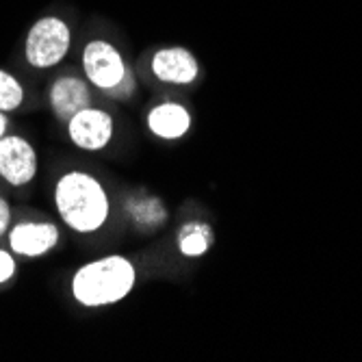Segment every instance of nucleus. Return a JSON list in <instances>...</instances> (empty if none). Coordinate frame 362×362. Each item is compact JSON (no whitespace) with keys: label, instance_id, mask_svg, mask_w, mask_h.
<instances>
[{"label":"nucleus","instance_id":"obj_1","mask_svg":"<svg viewBox=\"0 0 362 362\" xmlns=\"http://www.w3.org/2000/svg\"><path fill=\"white\" fill-rule=\"evenodd\" d=\"M54 202L61 219L76 233H95L109 219V197L93 176L70 172L59 178Z\"/></svg>","mask_w":362,"mask_h":362},{"label":"nucleus","instance_id":"obj_2","mask_svg":"<svg viewBox=\"0 0 362 362\" xmlns=\"http://www.w3.org/2000/svg\"><path fill=\"white\" fill-rule=\"evenodd\" d=\"M135 267L124 256H107L83 265L72 278L74 300L87 308L122 302L135 286Z\"/></svg>","mask_w":362,"mask_h":362},{"label":"nucleus","instance_id":"obj_3","mask_svg":"<svg viewBox=\"0 0 362 362\" xmlns=\"http://www.w3.org/2000/svg\"><path fill=\"white\" fill-rule=\"evenodd\" d=\"M70 44L72 30L68 22L57 16H46L30 26L24 44V54L30 68L48 70L61 63V59L70 50Z\"/></svg>","mask_w":362,"mask_h":362},{"label":"nucleus","instance_id":"obj_4","mask_svg":"<svg viewBox=\"0 0 362 362\" xmlns=\"http://www.w3.org/2000/svg\"><path fill=\"white\" fill-rule=\"evenodd\" d=\"M83 70L87 78L103 91L115 89L130 74L122 52L107 40H91L85 44Z\"/></svg>","mask_w":362,"mask_h":362},{"label":"nucleus","instance_id":"obj_5","mask_svg":"<svg viewBox=\"0 0 362 362\" xmlns=\"http://www.w3.org/2000/svg\"><path fill=\"white\" fill-rule=\"evenodd\" d=\"M37 174V152L26 139L5 135L0 139V176L9 185L22 187Z\"/></svg>","mask_w":362,"mask_h":362},{"label":"nucleus","instance_id":"obj_6","mask_svg":"<svg viewBox=\"0 0 362 362\" xmlns=\"http://www.w3.org/2000/svg\"><path fill=\"white\" fill-rule=\"evenodd\" d=\"M68 130H70V139L78 148L87 152H95L109 146L113 137V119L109 113L100 109L87 107L68 122Z\"/></svg>","mask_w":362,"mask_h":362},{"label":"nucleus","instance_id":"obj_7","mask_svg":"<svg viewBox=\"0 0 362 362\" xmlns=\"http://www.w3.org/2000/svg\"><path fill=\"white\" fill-rule=\"evenodd\" d=\"M152 72L163 83L189 85L195 81L200 68H197V59L187 48L174 46V48H160L154 52Z\"/></svg>","mask_w":362,"mask_h":362},{"label":"nucleus","instance_id":"obj_8","mask_svg":"<svg viewBox=\"0 0 362 362\" xmlns=\"http://www.w3.org/2000/svg\"><path fill=\"white\" fill-rule=\"evenodd\" d=\"M57 243H59V228L54 223H48V221H42V223H35V221L18 223L9 233L11 250L16 254L28 256V258L44 256Z\"/></svg>","mask_w":362,"mask_h":362},{"label":"nucleus","instance_id":"obj_9","mask_svg":"<svg viewBox=\"0 0 362 362\" xmlns=\"http://www.w3.org/2000/svg\"><path fill=\"white\" fill-rule=\"evenodd\" d=\"M50 105L59 119L70 122L78 111L91 107V91L85 81L76 76H63L50 87Z\"/></svg>","mask_w":362,"mask_h":362},{"label":"nucleus","instance_id":"obj_10","mask_svg":"<svg viewBox=\"0 0 362 362\" xmlns=\"http://www.w3.org/2000/svg\"><path fill=\"white\" fill-rule=\"evenodd\" d=\"M148 126L160 139H180L191 126V115L182 105L165 103L150 111Z\"/></svg>","mask_w":362,"mask_h":362},{"label":"nucleus","instance_id":"obj_11","mask_svg":"<svg viewBox=\"0 0 362 362\" xmlns=\"http://www.w3.org/2000/svg\"><path fill=\"white\" fill-rule=\"evenodd\" d=\"M213 243V230L206 223H187L178 235V245L185 256H202Z\"/></svg>","mask_w":362,"mask_h":362},{"label":"nucleus","instance_id":"obj_12","mask_svg":"<svg viewBox=\"0 0 362 362\" xmlns=\"http://www.w3.org/2000/svg\"><path fill=\"white\" fill-rule=\"evenodd\" d=\"M22 100H24V89L20 81L9 72L0 70V111L3 113L13 111L22 105Z\"/></svg>","mask_w":362,"mask_h":362},{"label":"nucleus","instance_id":"obj_13","mask_svg":"<svg viewBox=\"0 0 362 362\" xmlns=\"http://www.w3.org/2000/svg\"><path fill=\"white\" fill-rule=\"evenodd\" d=\"M16 274V260L11 254H7L5 250H0V284H5L13 278Z\"/></svg>","mask_w":362,"mask_h":362},{"label":"nucleus","instance_id":"obj_14","mask_svg":"<svg viewBox=\"0 0 362 362\" xmlns=\"http://www.w3.org/2000/svg\"><path fill=\"white\" fill-rule=\"evenodd\" d=\"M9 219H11V211H9V204L0 197V237L7 233V226H9Z\"/></svg>","mask_w":362,"mask_h":362},{"label":"nucleus","instance_id":"obj_15","mask_svg":"<svg viewBox=\"0 0 362 362\" xmlns=\"http://www.w3.org/2000/svg\"><path fill=\"white\" fill-rule=\"evenodd\" d=\"M5 130H7V117L3 115V111H0V139L5 137Z\"/></svg>","mask_w":362,"mask_h":362}]
</instances>
